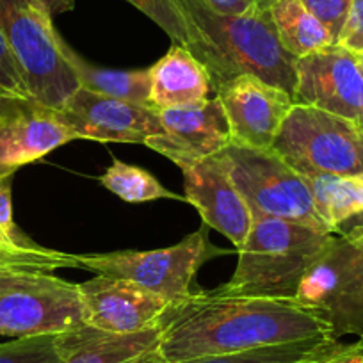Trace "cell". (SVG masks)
<instances>
[{
    "instance_id": "24",
    "label": "cell",
    "mask_w": 363,
    "mask_h": 363,
    "mask_svg": "<svg viewBox=\"0 0 363 363\" xmlns=\"http://www.w3.org/2000/svg\"><path fill=\"white\" fill-rule=\"evenodd\" d=\"M59 269H77L75 255L50 250L40 244H0V277L18 272H55Z\"/></svg>"
},
{
    "instance_id": "35",
    "label": "cell",
    "mask_w": 363,
    "mask_h": 363,
    "mask_svg": "<svg viewBox=\"0 0 363 363\" xmlns=\"http://www.w3.org/2000/svg\"><path fill=\"white\" fill-rule=\"evenodd\" d=\"M354 349H356V352H358V354H362V358H363V335H359L358 340L354 342Z\"/></svg>"
},
{
    "instance_id": "16",
    "label": "cell",
    "mask_w": 363,
    "mask_h": 363,
    "mask_svg": "<svg viewBox=\"0 0 363 363\" xmlns=\"http://www.w3.org/2000/svg\"><path fill=\"white\" fill-rule=\"evenodd\" d=\"M89 326L107 333L128 335L159 324L173 303L130 280L96 274L79 284Z\"/></svg>"
},
{
    "instance_id": "29",
    "label": "cell",
    "mask_w": 363,
    "mask_h": 363,
    "mask_svg": "<svg viewBox=\"0 0 363 363\" xmlns=\"http://www.w3.org/2000/svg\"><path fill=\"white\" fill-rule=\"evenodd\" d=\"M0 91L8 96H30L2 33H0Z\"/></svg>"
},
{
    "instance_id": "13",
    "label": "cell",
    "mask_w": 363,
    "mask_h": 363,
    "mask_svg": "<svg viewBox=\"0 0 363 363\" xmlns=\"http://www.w3.org/2000/svg\"><path fill=\"white\" fill-rule=\"evenodd\" d=\"M228 118L232 143L267 150L294 107L287 91L255 75H239L216 89Z\"/></svg>"
},
{
    "instance_id": "37",
    "label": "cell",
    "mask_w": 363,
    "mask_h": 363,
    "mask_svg": "<svg viewBox=\"0 0 363 363\" xmlns=\"http://www.w3.org/2000/svg\"><path fill=\"white\" fill-rule=\"evenodd\" d=\"M2 95H4V93H2V91H0V96H2Z\"/></svg>"
},
{
    "instance_id": "22",
    "label": "cell",
    "mask_w": 363,
    "mask_h": 363,
    "mask_svg": "<svg viewBox=\"0 0 363 363\" xmlns=\"http://www.w3.org/2000/svg\"><path fill=\"white\" fill-rule=\"evenodd\" d=\"M305 178L317 214L331 233H338L345 221L363 214V173L351 177L312 174Z\"/></svg>"
},
{
    "instance_id": "30",
    "label": "cell",
    "mask_w": 363,
    "mask_h": 363,
    "mask_svg": "<svg viewBox=\"0 0 363 363\" xmlns=\"http://www.w3.org/2000/svg\"><path fill=\"white\" fill-rule=\"evenodd\" d=\"M337 45L352 54L363 52V0H352L347 20L344 23Z\"/></svg>"
},
{
    "instance_id": "12",
    "label": "cell",
    "mask_w": 363,
    "mask_h": 363,
    "mask_svg": "<svg viewBox=\"0 0 363 363\" xmlns=\"http://www.w3.org/2000/svg\"><path fill=\"white\" fill-rule=\"evenodd\" d=\"M57 111L77 139L146 145L150 138L162 132L155 107L104 96L84 87H79Z\"/></svg>"
},
{
    "instance_id": "1",
    "label": "cell",
    "mask_w": 363,
    "mask_h": 363,
    "mask_svg": "<svg viewBox=\"0 0 363 363\" xmlns=\"http://www.w3.org/2000/svg\"><path fill=\"white\" fill-rule=\"evenodd\" d=\"M159 326V352L166 363L331 335L319 310L298 299L239 296L219 287L173 303Z\"/></svg>"
},
{
    "instance_id": "10",
    "label": "cell",
    "mask_w": 363,
    "mask_h": 363,
    "mask_svg": "<svg viewBox=\"0 0 363 363\" xmlns=\"http://www.w3.org/2000/svg\"><path fill=\"white\" fill-rule=\"evenodd\" d=\"M296 106H308L363 127V75L356 55L331 45L296 59Z\"/></svg>"
},
{
    "instance_id": "26",
    "label": "cell",
    "mask_w": 363,
    "mask_h": 363,
    "mask_svg": "<svg viewBox=\"0 0 363 363\" xmlns=\"http://www.w3.org/2000/svg\"><path fill=\"white\" fill-rule=\"evenodd\" d=\"M127 2H130L143 15L157 23L171 38L173 43L186 47L189 41L186 22L182 18L177 6L173 4V0H127Z\"/></svg>"
},
{
    "instance_id": "7",
    "label": "cell",
    "mask_w": 363,
    "mask_h": 363,
    "mask_svg": "<svg viewBox=\"0 0 363 363\" xmlns=\"http://www.w3.org/2000/svg\"><path fill=\"white\" fill-rule=\"evenodd\" d=\"M89 324L79 284L54 272L0 277V337L62 335Z\"/></svg>"
},
{
    "instance_id": "9",
    "label": "cell",
    "mask_w": 363,
    "mask_h": 363,
    "mask_svg": "<svg viewBox=\"0 0 363 363\" xmlns=\"http://www.w3.org/2000/svg\"><path fill=\"white\" fill-rule=\"evenodd\" d=\"M298 301L319 310L331 335H363V225L338 232L306 274Z\"/></svg>"
},
{
    "instance_id": "6",
    "label": "cell",
    "mask_w": 363,
    "mask_h": 363,
    "mask_svg": "<svg viewBox=\"0 0 363 363\" xmlns=\"http://www.w3.org/2000/svg\"><path fill=\"white\" fill-rule=\"evenodd\" d=\"M271 150L303 177L363 173V127L315 107L294 104Z\"/></svg>"
},
{
    "instance_id": "28",
    "label": "cell",
    "mask_w": 363,
    "mask_h": 363,
    "mask_svg": "<svg viewBox=\"0 0 363 363\" xmlns=\"http://www.w3.org/2000/svg\"><path fill=\"white\" fill-rule=\"evenodd\" d=\"M13 177L0 178V244H13V246H30L36 244L23 235L13 219V196H11Z\"/></svg>"
},
{
    "instance_id": "3",
    "label": "cell",
    "mask_w": 363,
    "mask_h": 363,
    "mask_svg": "<svg viewBox=\"0 0 363 363\" xmlns=\"http://www.w3.org/2000/svg\"><path fill=\"white\" fill-rule=\"evenodd\" d=\"M335 233L305 223L253 216V225L237 250L235 272L221 291L239 296L298 299L312 265L323 257Z\"/></svg>"
},
{
    "instance_id": "18",
    "label": "cell",
    "mask_w": 363,
    "mask_h": 363,
    "mask_svg": "<svg viewBox=\"0 0 363 363\" xmlns=\"http://www.w3.org/2000/svg\"><path fill=\"white\" fill-rule=\"evenodd\" d=\"M150 106L157 111L211 99L214 91L205 66L177 43L150 68Z\"/></svg>"
},
{
    "instance_id": "33",
    "label": "cell",
    "mask_w": 363,
    "mask_h": 363,
    "mask_svg": "<svg viewBox=\"0 0 363 363\" xmlns=\"http://www.w3.org/2000/svg\"><path fill=\"white\" fill-rule=\"evenodd\" d=\"M362 362H363L362 354H358L354 349V344H351V349H349L347 352H344L342 356L330 359V362H326V363H362Z\"/></svg>"
},
{
    "instance_id": "2",
    "label": "cell",
    "mask_w": 363,
    "mask_h": 363,
    "mask_svg": "<svg viewBox=\"0 0 363 363\" xmlns=\"http://www.w3.org/2000/svg\"><path fill=\"white\" fill-rule=\"evenodd\" d=\"M186 22V48L205 66L212 89L255 75L294 96L296 59L281 47L269 11L228 15L207 0H173Z\"/></svg>"
},
{
    "instance_id": "17",
    "label": "cell",
    "mask_w": 363,
    "mask_h": 363,
    "mask_svg": "<svg viewBox=\"0 0 363 363\" xmlns=\"http://www.w3.org/2000/svg\"><path fill=\"white\" fill-rule=\"evenodd\" d=\"M62 363H166L159 352L160 326L116 335L84 326L61 335Z\"/></svg>"
},
{
    "instance_id": "21",
    "label": "cell",
    "mask_w": 363,
    "mask_h": 363,
    "mask_svg": "<svg viewBox=\"0 0 363 363\" xmlns=\"http://www.w3.org/2000/svg\"><path fill=\"white\" fill-rule=\"evenodd\" d=\"M269 15L281 47L294 59L335 45L330 30L299 0H277L269 8Z\"/></svg>"
},
{
    "instance_id": "8",
    "label": "cell",
    "mask_w": 363,
    "mask_h": 363,
    "mask_svg": "<svg viewBox=\"0 0 363 363\" xmlns=\"http://www.w3.org/2000/svg\"><path fill=\"white\" fill-rule=\"evenodd\" d=\"M232 182L253 216L289 219L328 230L315 211L308 182L274 150L230 143L223 150Z\"/></svg>"
},
{
    "instance_id": "25",
    "label": "cell",
    "mask_w": 363,
    "mask_h": 363,
    "mask_svg": "<svg viewBox=\"0 0 363 363\" xmlns=\"http://www.w3.org/2000/svg\"><path fill=\"white\" fill-rule=\"evenodd\" d=\"M61 335L11 338L0 344V363H62Z\"/></svg>"
},
{
    "instance_id": "4",
    "label": "cell",
    "mask_w": 363,
    "mask_h": 363,
    "mask_svg": "<svg viewBox=\"0 0 363 363\" xmlns=\"http://www.w3.org/2000/svg\"><path fill=\"white\" fill-rule=\"evenodd\" d=\"M0 33L29 95L43 106L61 109L80 84L62 54V36L52 16L34 0H0Z\"/></svg>"
},
{
    "instance_id": "34",
    "label": "cell",
    "mask_w": 363,
    "mask_h": 363,
    "mask_svg": "<svg viewBox=\"0 0 363 363\" xmlns=\"http://www.w3.org/2000/svg\"><path fill=\"white\" fill-rule=\"evenodd\" d=\"M277 0H253V9L255 11H269L272 4H274Z\"/></svg>"
},
{
    "instance_id": "23",
    "label": "cell",
    "mask_w": 363,
    "mask_h": 363,
    "mask_svg": "<svg viewBox=\"0 0 363 363\" xmlns=\"http://www.w3.org/2000/svg\"><path fill=\"white\" fill-rule=\"evenodd\" d=\"M99 182L109 193L116 194L127 203H146L155 200L186 201V196L166 189L152 173L139 166L123 162L116 157H113V162Z\"/></svg>"
},
{
    "instance_id": "19",
    "label": "cell",
    "mask_w": 363,
    "mask_h": 363,
    "mask_svg": "<svg viewBox=\"0 0 363 363\" xmlns=\"http://www.w3.org/2000/svg\"><path fill=\"white\" fill-rule=\"evenodd\" d=\"M349 349L351 344H342L331 335H319L178 363H326L342 356Z\"/></svg>"
},
{
    "instance_id": "14",
    "label": "cell",
    "mask_w": 363,
    "mask_h": 363,
    "mask_svg": "<svg viewBox=\"0 0 363 363\" xmlns=\"http://www.w3.org/2000/svg\"><path fill=\"white\" fill-rule=\"evenodd\" d=\"M162 132L146 146L177 166L218 155L232 143L228 118L218 96L159 111Z\"/></svg>"
},
{
    "instance_id": "31",
    "label": "cell",
    "mask_w": 363,
    "mask_h": 363,
    "mask_svg": "<svg viewBox=\"0 0 363 363\" xmlns=\"http://www.w3.org/2000/svg\"><path fill=\"white\" fill-rule=\"evenodd\" d=\"M208 4L228 15H244L253 9V0H207Z\"/></svg>"
},
{
    "instance_id": "32",
    "label": "cell",
    "mask_w": 363,
    "mask_h": 363,
    "mask_svg": "<svg viewBox=\"0 0 363 363\" xmlns=\"http://www.w3.org/2000/svg\"><path fill=\"white\" fill-rule=\"evenodd\" d=\"M41 9H43L47 15H50L52 18L62 13H68L75 8V0H34Z\"/></svg>"
},
{
    "instance_id": "27",
    "label": "cell",
    "mask_w": 363,
    "mask_h": 363,
    "mask_svg": "<svg viewBox=\"0 0 363 363\" xmlns=\"http://www.w3.org/2000/svg\"><path fill=\"white\" fill-rule=\"evenodd\" d=\"M299 2L330 30L331 38L337 45L352 0H299Z\"/></svg>"
},
{
    "instance_id": "11",
    "label": "cell",
    "mask_w": 363,
    "mask_h": 363,
    "mask_svg": "<svg viewBox=\"0 0 363 363\" xmlns=\"http://www.w3.org/2000/svg\"><path fill=\"white\" fill-rule=\"evenodd\" d=\"M75 139L57 109L33 96H0V178L13 177Z\"/></svg>"
},
{
    "instance_id": "15",
    "label": "cell",
    "mask_w": 363,
    "mask_h": 363,
    "mask_svg": "<svg viewBox=\"0 0 363 363\" xmlns=\"http://www.w3.org/2000/svg\"><path fill=\"white\" fill-rule=\"evenodd\" d=\"M178 167L184 177L187 203L196 207L203 225L228 237L239 250L253 225V214L232 182L223 152Z\"/></svg>"
},
{
    "instance_id": "36",
    "label": "cell",
    "mask_w": 363,
    "mask_h": 363,
    "mask_svg": "<svg viewBox=\"0 0 363 363\" xmlns=\"http://www.w3.org/2000/svg\"><path fill=\"white\" fill-rule=\"evenodd\" d=\"M354 55H356V62H358L359 72H362V75H363V52L362 54H354Z\"/></svg>"
},
{
    "instance_id": "5",
    "label": "cell",
    "mask_w": 363,
    "mask_h": 363,
    "mask_svg": "<svg viewBox=\"0 0 363 363\" xmlns=\"http://www.w3.org/2000/svg\"><path fill=\"white\" fill-rule=\"evenodd\" d=\"M208 230L201 225L182 242L162 250L75 255L77 269L135 281L169 303H180L196 292L191 285L198 269L211 258L230 253L208 242Z\"/></svg>"
},
{
    "instance_id": "20",
    "label": "cell",
    "mask_w": 363,
    "mask_h": 363,
    "mask_svg": "<svg viewBox=\"0 0 363 363\" xmlns=\"http://www.w3.org/2000/svg\"><path fill=\"white\" fill-rule=\"evenodd\" d=\"M62 54L79 79L80 87L93 93L128 102L150 106V68L146 69H107L93 65L77 54L62 38Z\"/></svg>"
}]
</instances>
